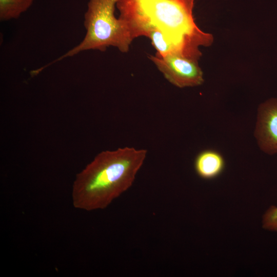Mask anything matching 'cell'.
<instances>
[{
  "instance_id": "cell-1",
  "label": "cell",
  "mask_w": 277,
  "mask_h": 277,
  "mask_svg": "<svg viewBox=\"0 0 277 277\" xmlns=\"http://www.w3.org/2000/svg\"><path fill=\"white\" fill-rule=\"evenodd\" d=\"M195 0H117L119 18L135 38L150 29L161 31L176 54L197 60L201 47L210 46L213 35L200 29L193 16Z\"/></svg>"
},
{
  "instance_id": "cell-2",
  "label": "cell",
  "mask_w": 277,
  "mask_h": 277,
  "mask_svg": "<svg viewBox=\"0 0 277 277\" xmlns=\"http://www.w3.org/2000/svg\"><path fill=\"white\" fill-rule=\"evenodd\" d=\"M147 151L125 147L103 151L75 177L73 206L86 211L103 209L133 184Z\"/></svg>"
},
{
  "instance_id": "cell-3",
  "label": "cell",
  "mask_w": 277,
  "mask_h": 277,
  "mask_svg": "<svg viewBox=\"0 0 277 277\" xmlns=\"http://www.w3.org/2000/svg\"><path fill=\"white\" fill-rule=\"evenodd\" d=\"M117 1L89 0L84 14L86 33L82 41L44 68L83 51H105L108 47L112 46L121 52H127L135 38L128 24L115 15Z\"/></svg>"
},
{
  "instance_id": "cell-4",
  "label": "cell",
  "mask_w": 277,
  "mask_h": 277,
  "mask_svg": "<svg viewBox=\"0 0 277 277\" xmlns=\"http://www.w3.org/2000/svg\"><path fill=\"white\" fill-rule=\"evenodd\" d=\"M148 57L164 77L177 87L198 86L204 82L197 60L175 54L164 56L149 55Z\"/></svg>"
},
{
  "instance_id": "cell-5",
  "label": "cell",
  "mask_w": 277,
  "mask_h": 277,
  "mask_svg": "<svg viewBox=\"0 0 277 277\" xmlns=\"http://www.w3.org/2000/svg\"><path fill=\"white\" fill-rule=\"evenodd\" d=\"M254 135L264 152L277 153V98H270L258 109Z\"/></svg>"
},
{
  "instance_id": "cell-6",
  "label": "cell",
  "mask_w": 277,
  "mask_h": 277,
  "mask_svg": "<svg viewBox=\"0 0 277 277\" xmlns=\"http://www.w3.org/2000/svg\"><path fill=\"white\" fill-rule=\"evenodd\" d=\"M194 170L201 178L212 180L220 175L225 168V161L218 151L212 149L199 152L194 161Z\"/></svg>"
},
{
  "instance_id": "cell-7",
  "label": "cell",
  "mask_w": 277,
  "mask_h": 277,
  "mask_svg": "<svg viewBox=\"0 0 277 277\" xmlns=\"http://www.w3.org/2000/svg\"><path fill=\"white\" fill-rule=\"evenodd\" d=\"M34 0H0V19H17L31 6Z\"/></svg>"
},
{
  "instance_id": "cell-8",
  "label": "cell",
  "mask_w": 277,
  "mask_h": 277,
  "mask_svg": "<svg viewBox=\"0 0 277 277\" xmlns=\"http://www.w3.org/2000/svg\"><path fill=\"white\" fill-rule=\"evenodd\" d=\"M263 227L277 232V206H271L263 216Z\"/></svg>"
}]
</instances>
